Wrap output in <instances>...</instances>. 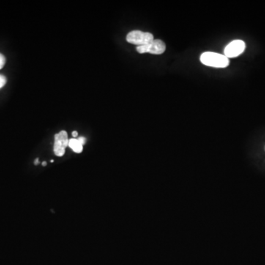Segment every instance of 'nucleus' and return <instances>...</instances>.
Returning <instances> with one entry per match:
<instances>
[{"label": "nucleus", "mask_w": 265, "mask_h": 265, "mask_svg": "<svg viewBox=\"0 0 265 265\" xmlns=\"http://www.w3.org/2000/svg\"><path fill=\"white\" fill-rule=\"evenodd\" d=\"M200 62L207 66L214 68H225L229 66L230 61L225 55L213 52L202 53L200 57Z\"/></svg>", "instance_id": "1"}, {"label": "nucleus", "mask_w": 265, "mask_h": 265, "mask_svg": "<svg viewBox=\"0 0 265 265\" xmlns=\"http://www.w3.org/2000/svg\"><path fill=\"white\" fill-rule=\"evenodd\" d=\"M128 43L139 46L145 45L154 40V35L151 33L143 32L141 31H132L128 33L126 37Z\"/></svg>", "instance_id": "2"}, {"label": "nucleus", "mask_w": 265, "mask_h": 265, "mask_svg": "<svg viewBox=\"0 0 265 265\" xmlns=\"http://www.w3.org/2000/svg\"><path fill=\"white\" fill-rule=\"evenodd\" d=\"M139 53H151L154 55H162L166 50V44L160 39H154L151 43L137 47Z\"/></svg>", "instance_id": "3"}, {"label": "nucleus", "mask_w": 265, "mask_h": 265, "mask_svg": "<svg viewBox=\"0 0 265 265\" xmlns=\"http://www.w3.org/2000/svg\"><path fill=\"white\" fill-rule=\"evenodd\" d=\"M69 140L68 139V134L65 130H62L55 135L54 151L57 156H64L65 154L66 147L69 145Z\"/></svg>", "instance_id": "4"}, {"label": "nucleus", "mask_w": 265, "mask_h": 265, "mask_svg": "<svg viewBox=\"0 0 265 265\" xmlns=\"http://www.w3.org/2000/svg\"><path fill=\"white\" fill-rule=\"evenodd\" d=\"M245 43L242 40H234L228 44L224 50V55L229 58H236L244 53Z\"/></svg>", "instance_id": "5"}, {"label": "nucleus", "mask_w": 265, "mask_h": 265, "mask_svg": "<svg viewBox=\"0 0 265 265\" xmlns=\"http://www.w3.org/2000/svg\"><path fill=\"white\" fill-rule=\"evenodd\" d=\"M68 146L77 154H80L83 151V145L79 142L77 139H71V140H69Z\"/></svg>", "instance_id": "6"}, {"label": "nucleus", "mask_w": 265, "mask_h": 265, "mask_svg": "<svg viewBox=\"0 0 265 265\" xmlns=\"http://www.w3.org/2000/svg\"><path fill=\"white\" fill-rule=\"evenodd\" d=\"M6 83H7L6 77L3 75H0V88H3L6 84Z\"/></svg>", "instance_id": "7"}, {"label": "nucleus", "mask_w": 265, "mask_h": 265, "mask_svg": "<svg viewBox=\"0 0 265 265\" xmlns=\"http://www.w3.org/2000/svg\"><path fill=\"white\" fill-rule=\"evenodd\" d=\"M6 64V58L4 55L0 53V69Z\"/></svg>", "instance_id": "8"}, {"label": "nucleus", "mask_w": 265, "mask_h": 265, "mask_svg": "<svg viewBox=\"0 0 265 265\" xmlns=\"http://www.w3.org/2000/svg\"><path fill=\"white\" fill-rule=\"evenodd\" d=\"M77 140H79V142H80V143L82 144V145H84L85 144H86V140L85 137H80V138L77 139Z\"/></svg>", "instance_id": "9"}, {"label": "nucleus", "mask_w": 265, "mask_h": 265, "mask_svg": "<svg viewBox=\"0 0 265 265\" xmlns=\"http://www.w3.org/2000/svg\"><path fill=\"white\" fill-rule=\"evenodd\" d=\"M77 135H78V134H77V131L72 132V137H75V138H76Z\"/></svg>", "instance_id": "10"}, {"label": "nucleus", "mask_w": 265, "mask_h": 265, "mask_svg": "<svg viewBox=\"0 0 265 265\" xmlns=\"http://www.w3.org/2000/svg\"><path fill=\"white\" fill-rule=\"evenodd\" d=\"M35 165H37L39 164V159H36L34 162Z\"/></svg>", "instance_id": "11"}, {"label": "nucleus", "mask_w": 265, "mask_h": 265, "mask_svg": "<svg viewBox=\"0 0 265 265\" xmlns=\"http://www.w3.org/2000/svg\"><path fill=\"white\" fill-rule=\"evenodd\" d=\"M46 165H47V162H44L43 163H42V166L45 167Z\"/></svg>", "instance_id": "12"}, {"label": "nucleus", "mask_w": 265, "mask_h": 265, "mask_svg": "<svg viewBox=\"0 0 265 265\" xmlns=\"http://www.w3.org/2000/svg\"><path fill=\"white\" fill-rule=\"evenodd\" d=\"M50 162H51L52 163H53V162H54V160H51V161H50Z\"/></svg>", "instance_id": "13"}]
</instances>
